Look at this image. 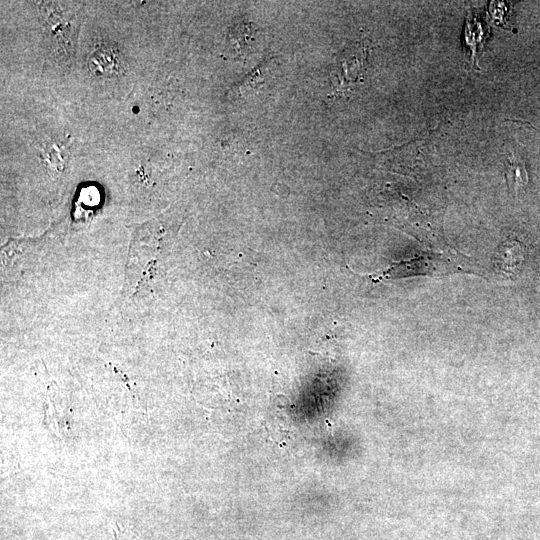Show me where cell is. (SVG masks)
Returning a JSON list of instances; mask_svg holds the SVG:
<instances>
[{"label": "cell", "instance_id": "obj_1", "mask_svg": "<svg viewBox=\"0 0 540 540\" xmlns=\"http://www.w3.org/2000/svg\"><path fill=\"white\" fill-rule=\"evenodd\" d=\"M40 15L43 27L50 35L51 41L64 55L69 56L71 46V17L57 3H42Z\"/></svg>", "mask_w": 540, "mask_h": 540}, {"label": "cell", "instance_id": "obj_2", "mask_svg": "<svg viewBox=\"0 0 540 540\" xmlns=\"http://www.w3.org/2000/svg\"><path fill=\"white\" fill-rule=\"evenodd\" d=\"M88 67L91 73L99 77H112L121 69L118 51L112 47L103 46L90 54Z\"/></svg>", "mask_w": 540, "mask_h": 540}, {"label": "cell", "instance_id": "obj_3", "mask_svg": "<svg viewBox=\"0 0 540 540\" xmlns=\"http://www.w3.org/2000/svg\"><path fill=\"white\" fill-rule=\"evenodd\" d=\"M506 176L509 187L515 191L527 182L524 165L514 158H509Z\"/></svg>", "mask_w": 540, "mask_h": 540}]
</instances>
